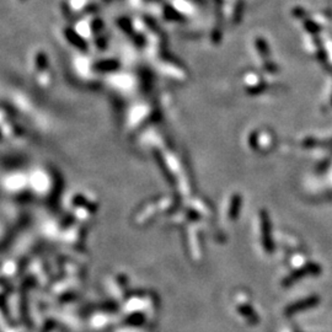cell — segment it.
<instances>
[{"instance_id":"cell-1","label":"cell","mask_w":332,"mask_h":332,"mask_svg":"<svg viewBox=\"0 0 332 332\" xmlns=\"http://www.w3.org/2000/svg\"><path fill=\"white\" fill-rule=\"evenodd\" d=\"M256 47H257L258 52L261 53V55H263V57H267L268 53H270V51H268V46H267V43H266L265 40H262V38H257V40H256Z\"/></svg>"},{"instance_id":"cell-2","label":"cell","mask_w":332,"mask_h":332,"mask_svg":"<svg viewBox=\"0 0 332 332\" xmlns=\"http://www.w3.org/2000/svg\"><path fill=\"white\" fill-rule=\"evenodd\" d=\"M305 27H306V30L309 31V32H312V33L319 31V26H317L315 23H312V21H305Z\"/></svg>"}]
</instances>
